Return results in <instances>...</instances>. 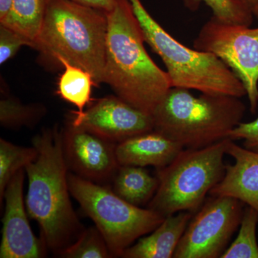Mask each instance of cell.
I'll return each instance as SVG.
<instances>
[{
	"instance_id": "5b68a950",
	"label": "cell",
	"mask_w": 258,
	"mask_h": 258,
	"mask_svg": "<svg viewBox=\"0 0 258 258\" xmlns=\"http://www.w3.org/2000/svg\"><path fill=\"white\" fill-rule=\"evenodd\" d=\"M145 41L166 68L171 87L201 93L242 98L246 91L240 79L217 56L185 46L149 14L141 0H129Z\"/></svg>"
},
{
	"instance_id": "2e32d148",
	"label": "cell",
	"mask_w": 258,
	"mask_h": 258,
	"mask_svg": "<svg viewBox=\"0 0 258 258\" xmlns=\"http://www.w3.org/2000/svg\"><path fill=\"white\" fill-rule=\"evenodd\" d=\"M113 192L134 206L149 203L157 191L159 180L142 166H119L111 180Z\"/></svg>"
},
{
	"instance_id": "ffe728a7",
	"label": "cell",
	"mask_w": 258,
	"mask_h": 258,
	"mask_svg": "<svg viewBox=\"0 0 258 258\" xmlns=\"http://www.w3.org/2000/svg\"><path fill=\"white\" fill-rule=\"evenodd\" d=\"M38 154L36 148L15 145L4 139H0V205H3L5 189L10 180L20 169L35 160Z\"/></svg>"
},
{
	"instance_id": "52a82bcc",
	"label": "cell",
	"mask_w": 258,
	"mask_h": 258,
	"mask_svg": "<svg viewBox=\"0 0 258 258\" xmlns=\"http://www.w3.org/2000/svg\"><path fill=\"white\" fill-rule=\"evenodd\" d=\"M71 195L104 237L112 257H120L136 240L150 233L165 217L134 206L103 185L69 173Z\"/></svg>"
},
{
	"instance_id": "5bb4252c",
	"label": "cell",
	"mask_w": 258,
	"mask_h": 258,
	"mask_svg": "<svg viewBox=\"0 0 258 258\" xmlns=\"http://www.w3.org/2000/svg\"><path fill=\"white\" fill-rule=\"evenodd\" d=\"M184 149L154 130L117 144L115 154L120 166H152L159 169L169 165Z\"/></svg>"
},
{
	"instance_id": "7c38bea8",
	"label": "cell",
	"mask_w": 258,
	"mask_h": 258,
	"mask_svg": "<svg viewBox=\"0 0 258 258\" xmlns=\"http://www.w3.org/2000/svg\"><path fill=\"white\" fill-rule=\"evenodd\" d=\"M25 172V169L18 171L5 189L1 258H40L46 255V244L34 235L27 217L23 198Z\"/></svg>"
},
{
	"instance_id": "603a6c76",
	"label": "cell",
	"mask_w": 258,
	"mask_h": 258,
	"mask_svg": "<svg viewBox=\"0 0 258 258\" xmlns=\"http://www.w3.org/2000/svg\"><path fill=\"white\" fill-rule=\"evenodd\" d=\"M58 255L64 258L113 257L104 237L96 227L85 229L79 238Z\"/></svg>"
},
{
	"instance_id": "e0dca14e",
	"label": "cell",
	"mask_w": 258,
	"mask_h": 258,
	"mask_svg": "<svg viewBox=\"0 0 258 258\" xmlns=\"http://www.w3.org/2000/svg\"><path fill=\"white\" fill-rule=\"evenodd\" d=\"M47 3L48 0H12L9 14L0 25L28 39L33 48L43 23Z\"/></svg>"
},
{
	"instance_id": "4316f807",
	"label": "cell",
	"mask_w": 258,
	"mask_h": 258,
	"mask_svg": "<svg viewBox=\"0 0 258 258\" xmlns=\"http://www.w3.org/2000/svg\"><path fill=\"white\" fill-rule=\"evenodd\" d=\"M12 0H0V23H3L9 14Z\"/></svg>"
},
{
	"instance_id": "3957f363",
	"label": "cell",
	"mask_w": 258,
	"mask_h": 258,
	"mask_svg": "<svg viewBox=\"0 0 258 258\" xmlns=\"http://www.w3.org/2000/svg\"><path fill=\"white\" fill-rule=\"evenodd\" d=\"M107 32L106 12L73 0H48L33 48L48 66L64 60L86 70L98 86L104 83Z\"/></svg>"
},
{
	"instance_id": "f1b7e54d",
	"label": "cell",
	"mask_w": 258,
	"mask_h": 258,
	"mask_svg": "<svg viewBox=\"0 0 258 258\" xmlns=\"http://www.w3.org/2000/svg\"><path fill=\"white\" fill-rule=\"evenodd\" d=\"M252 13H253L254 17L258 19V3L252 8Z\"/></svg>"
},
{
	"instance_id": "cb8c5ba5",
	"label": "cell",
	"mask_w": 258,
	"mask_h": 258,
	"mask_svg": "<svg viewBox=\"0 0 258 258\" xmlns=\"http://www.w3.org/2000/svg\"><path fill=\"white\" fill-rule=\"evenodd\" d=\"M32 47L28 39L5 25H0V64L16 55L21 47Z\"/></svg>"
},
{
	"instance_id": "ba28073f",
	"label": "cell",
	"mask_w": 258,
	"mask_h": 258,
	"mask_svg": "<svg viewBox=\"0 0 258 258\" xmlns=\"http://www.w3.org/2000/svg\"><path fill=\"white\" fill-rule=\"evenodd\" d=\"M194 48L213 54L240 79L251 113L258 108V28L226 23L212 16L200 29Z\"/></svg>"
},
{
	"instance_id": "9a60e30c",
	"label": "cell",
	"mask_w": 258,
	"mask_h": 258,
	"mask_svg": "<svg viewBox=\"0 0 258 258\" xmlns=\"http://www.w3.org/2000/svg\"><path fill=\"white\" fill-rule=\"evenodd\" d=\"M193 213L180 212L165 217L164 221L147 237L125 249L120 257L171 258L184 233Z\"/></svg>"
},
{
	"instance_id": "7402d4cb",
	"label": "cell",
	"mask_w": 258,
	"mask_h": 258,
	"mask_svg": "<svg viewBox=\"0 0 258 258\" xmlns=\"http://www.w3.org/2000/svg\"><path fill=\"white\" fill-rule=\"evenodd\" d=\"M186 8L195 11L202 3L211 8L213 16L226 23L251 26L253 22L252 10L238 0H184Z\"/></svg>"
},
{
	"instance_id": "277c9868",
	"label": "cell",
	"mask_w": 258,
	"mask_h": 258,
	"mask_svg": "<svg viewBox=\"0 0 258 258\" xmlns=\"http://www.w3.org/2000/svg\"><path fill=\"white\" fill-rule=\"evenodd\" d=\"M246 106L240 98L171 87L152 113L154 130L182 146L198 149L229 138Z\"/></svg>"
},
{
	"instance_id": "8fae6325",
	"label": "cell",
	"mask_w": 258,
	"mask_h": 258,
	"mask_svg": "<svg viewBox=\"0 0 258 258\" xmlns=\"http://www.w3.org/2000/svg\"><path fill=\"white\" fill-rule=\"evenodd\" d=\"M69 122L115 144L154 131L152 115L117 96L100 98L83 113L73 112Z\"/></svg>"
},
{
	"instance_id": "484cf974",
	"label": "cell",
	"mask_w": 258,
	"mask_h": 258,
	"mask_svg": "<svg viewBox=\"0 0 258 258\" xmlns=\"http://www.w3.org/2000/svg\"><path fill=\"white\" fill-rule=\"evenodd\" d=\"M73 1L103 10L106 13L113 9L115 3V0H73Z\"/></svg>"
},
{
	"instance_id": "d6986e66",
	"label": "cell",
	"mask_w": 258,
	"mask_h": 258,
	"mask_svg": "<svg viewBox=\"0 0 258 258\" xmlns=\"http://www.w3.org/2000/svg\"><path fill=\"white\" fill-rule=\"evenodd\" d=\"M46 113L45 106L40 104H23L20 100L2 92L0 100V123L8 129L23 126L33 127Z\"/></svg>"
},
{
	"instance_id": "30bf717a",
	"label": "cell",
	"mask_w": 258,
	"mask_h": 258,
	"mask_svg": "<svg viewBox=\"0 0 258 258\" xmlns=\"http://www.w3.org/2000/svg\"><path fill=\"white\" fill-rule=\"evenodd\" d=\"M62 148L69 170L97 184L111 181L119 164L117 144L72 123L62 129Z\"/></svg>"
},
{
	"instance_id": "9c48e42d",
	"label": "cell",
	"mask_w": 258,
	"mask_h": 258,
	"mask_svg": "<svg viewBox=\"0 0 258 258\" xmlns=\"http://www.w3.org/2000/svg\"><path fill=\"white\" fill-rule=\"evenodd\" d=\"M196 212L183 234L174 258L221 257L240 227L244 204L229 196H211Z\"/></svg>"
},
{
	"instance_id": "7a4b0ae2",
	"label": "cell",
	"mask_w": 258,
	"mask_h": 258,
	"mask_svg": "<svg viewBox=\"0 0 258 258\" xmlns=\"http://www.w3.org/2000/svg\"><path fill=\"white\" fill-rule=\"evenodd\" d=\"M38 154L25 167L28 179L25 206L39 224L47 248L58 255L85 230L73 208L62 130L44 129L32 139Z\"/></svg>"
},
{
	"instance_id": "d4e9b609",
	"label": "cell",
	"mask_w": 258,
	"mask_h": 258,
	"mask_svg": "<svg viewBox=\"0 0 258 258\" xmlns=\"http://www.w3.org/2000/svg\"><path fill=\"white\" fill-rule=\"evenodd\" d=\"M232 140H242V147L258 152V117L255 120L237 125L229 135Z\"/></svg>"
},
{
	"instance_id": "83f0119b",
	"label": "cell",
	"mask_w": 258,
	"mask_h": 258,
	"mask_svg": "<svg viewBox=\"0 0 258 258\" xmlns=\"http://www.w3.org/2000/svg\"><path fill=\"white\" fill-rule=\"evenodd\" d=\"M238 1L243 3L244 5H247L252 10L254 5L258 3V0H238Z\"/></svg>"
},
{
	"instance_id": "4fadbf2b",
	"label": "cell",
	"mask_w": 258,
	"mask_h": 258,
	"mask_svg": "<svg viewBox=\"0 0 258 258\" xmlns=\"http://www.w3.org/2000/svg\"><path fill=\"white\" fill-rule=\"evenodd\" d=\"M226 154L233 158L235 163L226 165L225 176L210 195L237 199L258 212V152L237 145L230 139Z\"/></svg>"
},
{
	"instance_id": "6da1fadb",
	"label": "cell",
	"mask_w": 258,
	"mask_h": 258,
	"mask_svg": "<svg viewBox=\"0 0 258 258\" xmlns=\"http://www.w3.org/2000/svg\"><path fill=\"white\" fill-rule=\"evenodd\" d=\"M106 14L103 82L122 100L152 115L171 88L169 75L146 50L143 31L129 0H115Z\"/></svg>"
},
{
	"instance_id": "8992f818",
	"label": "cell",
	"mask_w": 258,
	"mask_h": 258,
	"mask_svg": "<svg viewBox=\"0 0 258 258\" xmlns=\"http://www.w3.org/2000/svg\"><path fill=\"white\" fill-rule=\"evenodd\" d=\"M226 139L203 149H184L169 165L157 169L159 185L148 205L161 216L196 213L225 174Z\"/></svg>"
},
{
	"instance_id": "ac0fdd59",
	"label": "cell",
	"mask_w": 258,
	"mask_h": 258,
	"mask_svg": "<svg viewBox=\"0 0 258 258\" xmlns=\"http://www.w3.org/2000/svg\"><path fill=\"white\" fill-rule=\"evenodd\" d=\"M60 67L63 69L57 83V94L64 101L77 108L78 113H83L91 103L92 87L96 86L93 76L86 70L61 60Z\"/></svg>"
},
{
	"instance_id": "44dd1931",
	"label": "cell",
	"mask_w": 258,
	"mask_h": 258,
	"mask_svg": "<svg viewBox=\"0 0 258 258\" xmlns=\"http://www.w3.org/2000/svg\"><path fill=\"white\" fill-rule=\"evenodd\" d=\"M257 224L258 212L247 205L244 209L238 235L221 258H258Z\"/></svg>"
}]
</instances>
